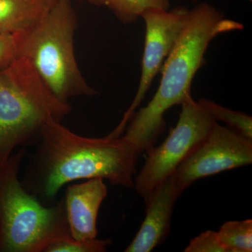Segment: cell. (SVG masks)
Listing matches in <instances>:
<instances>
[{"label":"cell","mask_w":252,"mask_h":252,"mask_svg":"<svg viewBox=\"0 0 252 252\" xmlns=\"http://www.w3.org/2000/svg\"><path fill=\"white\" fill-rule=\"evenodd\" d=\"M28 161L21 182L41 203L49 206L67 184L102 178L114 186L135 187L136 164L140 154L124 137L79 135L60 122L43 128Z\"/></svg>","instance_id":"cell-1"},{"label":"cell","mask_w":252,"mask_h":252,"mask_svg":"<svg viewBox=\"0 0 252 252\" xmlns=\"http://www.w3.org/2000/svg\"><path fill=\"white\" fill-rule=\"evenodd\" d=\"M243 28L240 23L225 19L207 3H200L190 10L187 25L163 63L157 93L147 106L134 113L126 126L123 137L140 155L154 147L165 130V113L191 97L193 78L205 64V54L212 39L222 33Z\"/></svg>","instance_id":"cell-2"},{"label":"cell","mask_w":252,"mask_h":252,"mask_svg":"<svg viewBox=\"0 0 252 252\" xmlns=\"http://www.w3.org/2000/svg\"><path fill=\"white\" fill-rule=\"evenodd\" d=\"M72 107L50 91L31 63L20 56L0 69V168L15 149L34 146L49 122H62Z\"/></svg>","instance_id":"cell-3"},{"label":"cell","mask_w":252,"mask_h":252,"mask_svg":"<svg viewBox=\"0 0 252 252\" xmlns=\"http://www.w3.org/2000/svg\"><path fill=\"white\" fill-rule=\"evenodd\" d=\"M26 154L21 148L0 168V252H44L55 240L71 237L64 197L46 206L23 187Z\"/></svg>","instance_id":"cell-4"},{"label":"cell","mask_w":252,"mask_h":252,"mask_svg":"<svg viewBox=\"0 0 252 252\" xmlns=\"http://www.w3.org/2000/svg\"><path fill=\"white\" fill-rule=\"evenodd\" d=\"M77 21L71 0H54L45 15L25 33L20 56L31 63L56 98L64 103L79 96H93L74 54Z\"/></svg>","instance_id":"cell-5"},{"label":"cell","mask_w":252,"mask_h":252,"mask_svg":"<svg viewBox=\"0 0 252 252\" xmlns=\"http://www.w3.org/2000/svg\"><path fill=\"white\" fill-rule=\"evenodd\" d=\"M181 105L177 125L160 145L147 152L143 167L135 177L134 189L145 203L156 187L173 174L217 123L192 97Z\"/></svg>","instance_id":"cell-6"},{"label":"cell","mask_w":252,"mask_h":252,"mask_svg":"<svg viewBox=\"0 0 252 252\" xmlns=\"http://www.w3.org/2000/svg\"><path fill=\"white\" fill-rule=\"evenodd\" d=\"M252 163V140L216 123L173 172L182 192L195 181Z\"/></svg>","instance_id":"cell-7"},{"label":"cell","mask_w":252,"mask_h":252,"mask_svg":"<svg viewBox=\"0 0 252 252\" xmlns=\"http://www.w3.org/2000/svg\"><path fill=\"white\" fill-rule=\"evenodd\" d=\"M189 14L188 8L179 6L169 10H151L142 15L141 18L145 22L146 33L140 84L133 101L120 124L112 132L114 135L122 136L125 130L127 123L178 40L188 21Z\"/></svg>","instance_id":"cell-8"},{"label":"cell","mask_w":252,"mask_h":252,"mask_svg":"<svg viewBox=\"0 0 252 252\" xmlns=\"http://www.w3.org/2000/svg\"><path fill=\"white\" fill-rule=\"evenodd\" d=\"M183 192L173 175L158 185L146 202V217L125 252H150L165 241L170 231L174 207Z\"/></svg>","instance_id":"cell-9"},{"label":"cell","mask_w":252,"mask_h":252,"mask_svg":"<svg viewBox=\"0 0 252 252\" xmlns=\"http://www.w3.org/2000/svg\"><path fill=\"white\" fill-rule=\"evenodd\" d=\"M107 193V185L102 178L68 186L64 200L72 238L79 241L97 238V217Z\"/></svg>","instance_id":"cell-10"},{"label":"cell","mask_w":252,"mask_h":252,"mask_svg":"<svg viewBox=\"0 0 252 252\" xmlns=\"http://www.w3.org/2000/svg\"><path fill=\"white\" fill-rule=\"evenodd\" d=\"M54 0H0V34L31 31Z\"/></svg>","instance_id":"cell-11"},{"label":"cell","mask_w":252,"mask_h":252,"mask_svg":"<svg viewBox=\"0 0 252 252\" xmlns=\"http://www.w3.org/2000/svg\"><path fill=\"white\" fill-rule=\"evenodd\" d=\"M91 4L105 6L124 24L135 22L151 10H169L170 0H88Z\"/></svg>","instance_id":"cell-12"},{"label":"cell","mask_w":252,"mask_h":252,"mask_svg":"<svg viewBox=\"0 0 252 252\" xmlns=\"http://www.w3.org/2000/svg\"><path fill=\"white\" fill-rule=\"evenodd\" d=\"M217 233L227 252H252V220L225 222Z\"/></svg>","instance_id":"cell-13"},{"label":"cell","mask_w":252,"mask_h":252,"mask_svg":"<svg viewBox=\"0 0 252 252\" xmlns=\"http://www.w3.org/2000/svg\"><path fill=\"white\" fill-rule=\"evenodd\" d=\"M198 104L215 121H220L243 137L252 140V118L244 113L236 112L223 107L209 99L202 98Z\"/></svg>","instance_id":"cell-14"},{"label":"cell","mask_w":252,"mask_h":252,"mask_svg":"<svg viewBox=\"0 0 252 252\" xmlns=\"http://www.w3.org/2000/svg\"><path fill=\"white\" fill-rule=\"evenodd\" d=\"M112 243L109 239L79 241L72 237H67L55 240L48 245L44 252H104Z\"/></svg>","instance_id":"cell-15"},{"label":"cell","mask_w":252,"mask_h":252,"mask_svg":"<svg viewBox=\"0 0 252 252\" xmlns=\"http://www.w3.org/2000/svg\"><path fill=\"white\" fill-rule=\"evenodd\" d=\"M25 33L0 34V69L7 67L20 57Z\"/></svg>","instance_id":"cell-16"},{"label":"cell","mask_w":252,"mask_h":252,"mask_svg":"<svg viewBox=\"0 0 252 252\" xmlns=\"http://www.w3.org/2000/svg\"><path fill=\"white\" fill-rule=\"evenodd\" d=\"M185 252H227L219 238L218 233L206 230L190 240Z\"/></svg>","instance_id":"cell-17"},{"label":"cell","mask_w":252,"mask_h":252,"mask_svg":"<svg viewBox=\"0 0 252 252\" xmlns=\"http://www.w3.org/2000/svg\"><path fill=\"white\" fill-rule=\"evenodd\" d=\"M193 1H194V2H195V1H198V0H193Z\"/></svg>","instance_id":"cell-18"},{"label":"cell","mask_w":252,"mask_h":252,"mask_svg":"<svg viewBox=\"0 0 252 252\" xmlns=\"http://www.w3.org/2000/svg\"><path fill=\"white\" fill-rule=\"evenodd\" d=\"M79 1H83V0H79Z\"/></svg>","instance_id":"cell-19"},{"label":"cell","mask_w":252,"mask_h":252,"mask_svg":"<svg viewBox=\"0 0 252 252\" xmlns=\"http://www.w3.org/2000/svg\"><path fill=\"white\" fill-rule=\"evenodd\" d=\"M250 1H252V0H250Z\"/></svg>","instance_id":"cell-20"}]
</instances>
